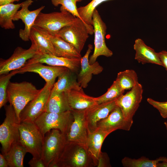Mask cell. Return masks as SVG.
I'll return each mask as SVG.
<instances>
[{"instance_id": "10", "label": "cell", "mask_w": 167, "mask_h": 167, "mask_svg": "<svg viewBox=\"0 0 167 167\" xmlns=\"http://www.w3.org/2000/svg\"><path fill=\"white\" fill-rule=\"evenodd\" d=\"M53 87L46 83L44 87L41 89L38 95L29 102L20 112L19 116L20 122H34L35 120L45 112Z\"/></svg>"}, {"instance_id": "17", "label": "cell", "mask_w": 167, "mask_h": 167, "mask_svg": "<svg viewBox=\"0 0 167 167\" xmlns=\"http://www.w3.org/2000/svg\"><path fill=\"white\" fill-rule=\"evenodd\" d=\"M115 100L97 104L84 110L85 120L89 132L95 131L97 123L107 117L116 107Z\"/></svg>"}, {"instance_id": "35", "label": "cell", "mask_w": 167, "mask_h": 167, "mask_svg": "<svg viewBox=\"0 0 167 167\" xmlns=\"http://www.w3.org/2000/svg\"><path fill=\"white\" fill-rule=\"evenodd\" d=\"M147 101L149 104L158 110L163 118H167V101L160 102L150 98H147Z\"/></svg>"}, {"instance_id": "41", "label": "cell", "mask_w": 167, "mask_h": 167, "mask_svg": "<svg viewBox=\"0 0 167 167\" xmlns=\"http://www.w3.org/2000/svg\"><path fill=\"white\" fill-rule=\"evenodd\" d=\"M157 167H167V161L159 162L157 164Z\"/></svg>"}, {"instance_id": "24", "label": "cell", "mask_w": 167, "mask_h": 167, "mask_svg": "<svg viewBox=\"0 0 167 167\" xmlns=\"http://www.w3.org/2000/svg\"><path fill=\"white\" fill-rule=\"evenodd\" d=\"M110 133L96 129L94 131L89 132L86 145L88 151L96 166L101 149L104 141Z\"/></svg>"}, {"instance_id": "42", "label": "cell", "mask_w": 167, "mask_h": 167, "mask_svg": "<svg viewBox=\"0 0 167 167\" xmlns=\"http://www.w3.org/2000/svg\"><path fill=\"white\" fill-rule=\"evenodd\" d=\"M164 124L165 125L166 129L167 131V122H164Z\"/></svg>"}, {"instance_id": "31", "label": "cell", "mask_w": 167, "mask_h": 167, "mask_svg": "<svg viewBox=\"0 0 167 167\" xmlns=\"http://www.w3.org/2000/svg\"><path fill=\"white\" fill-rule=\"evenodd\" d=\"M116 79L124 90L131 89L139 83L137 73L133 70H127L119 72Z\"/></svg>"}, {"instance_id": "13", "label": "cell", "mask_w": 167, "mask_h": 167, "mask_svg": "<svg viewBox=\"0 0 167 167\" xmlns=\"http://www.w3.org/2000/svg\"><path fill=\"white\" fill-rule=\"evenodd\" d=\"M73 120L69 130L65 135L66 142H73L86 146L89 132L84 110H71Z\"/></svg>"}, {"instance_id": "5", "label": "cell", "mask_w": 167, "mask_h": 167, "mask_svg": "<svg viewBox=\"0 0 167 167\" xmlns=\"http://www.w3.org/2000/svg\"><path fill=\"white\" fill-rule=\"evenodd\" d=\"M19 130L20 143L33 157L41 158L45 136L34 122H20Z\"/></svg>"}, {"instance_id": "3", "label": "cell", "mask_w": 167, "mask_h": 167, "mask_svg": "<svg viewBox=\"0 0 167 167\" xmlns=\"http://www.w3.org/2000/svg\"><path fill=\"white\" fill-rule=\"evenodd\" d=\"M4 106L6 117L0 126V142L3 154L13 145L19 142L20 123L12 105L9 104Z\"/></svg>"}, {"instance_id": "40", "label": "cell", "mask_w": 167, "mask_h": 167, "mask_svg": "<svg viewBox=\"0 0 167 167\" xmlns=\"http://www.w3.org/2000/svg\"><path fill=\"white\" fill-rule=\"evenodd\" d=\"M20 0H0V6L13 3L15 2H18Z\"/></svg>"}, {"instance_id": "30", "label": "cell", "mask_w": 167, "mask_h": 167, "mask_svg": "<svg viewBox=\"0 0 167 167\" xmlns=\"http://www.w3.org/2000/svg\"><path fill=\"white\" fill-rule=\"evenodd\" d=\"M166 157H160L156 160H151L144 156L137 159L125 157L122 160V163L125 167H157L159 162L165 161Z\"/></svg>"}, {"instance_id": "26", "label": "cell", "mask_w": 167, "mask_h": 167, "mask_svg": "<svg viewBox=\"0 0 167 167\" xmlns=\"http://www.w3.org/2000/svg\"><path fill=\"white\" fill-rule=\"evenodd\" d=\"M70 110L65 92H58L52 89L45 112L61 113Z\"/></svg>"}, {"instance_id": "11", "label": "cell", "mask_w": 167, "mask_h": 167, "mask_svg": "<svg viewBox=\"0 0 167 167\" xmlns=\"http://www.w3.org/2000/svg\"><path fill=\"white\" fill-rule=\"evenodd\" d=\"M143 92L142 85L138 83L130 91L116 100V105L121 109L126 119L133 121V117L142 101Z\"/></svg>"}, {"instance_id": "19", "label": "cell", "mask_w": 167, "mask_h": 167, "mask_svg": "<svg viewBox=\"0 0 167 167\" xmlns=\"http://www.w3.org/2000/svg\"><path fill=\"white\" fill-rule=\"evenodd\" d=\"M67 68L51 66H45L41 63H37L24 66L17 70L18 74L27 72H34L39 74L46 83L54 86L56 79Z\"/></svg>"}, {"instance_id": "33", "label": "cell", "mask_w": 167, "mask_h": 167, "mask_svg": "<svg viewBox=\"0 0 167 167\" xmlns=\"http://www.w3.org/2000/svg\"><path fill=\"white\" fill-rule=\"evenodd\" d=\"M18 74L17 70L0 75V108L5 106L8 101L7 88L11 78Z\"/></svg>"}, {"instance_id": "15", "label": "cell", "mask_w": 167, "mask_h": 167, "mask_svg": "<svg viewBox=\"0 0 167 167\" xmlns=\"http://www.w3.org/2000/svg\"><path fill=\"white\" fill-rule=\"evenodd\" d=\"M81 59L69 58L51 54L37 53L28 60L24 66L37 63H45L53 66L65 67L76 73L80 67Z\"/></svg>"}, {"instance_id": "23", "label": "cell", "mask_w": 167, "mask_h": 167, "mask_svg": "<svg viewBox=\"0 0 167 167\" xmlns=\"http://www.w3.org/2000/svg\"><path fill=\"white\" fill-rule=\"evenodd\" d=\"M41 29L49 39L57 56L69 58H81V53L70 44L57 35H52L46 31Z\"/></svg>"}, {"instance_id": "43", "label": "cell", "mask_w": 167, "mask_h": 167, "mask_svg": "<svg viewBox=\"0 0 167 167\" xmlns=\"http://www.w3.org/2000/svg\"><path fill=\"white\" fill-rule=\"evenodd\" d=\"M165 161H167V158H166Z\"/></svg>"}, {"instance_id": "27", "label": "cell", "mask_w": 167, "mask_h": 167, "mask_svg": "<svg viewBox=\"0 0 167 167\" xmlns=\"http://www.w3.org/2000/svg\"><path fill=\"white\" fill-rule=\"evenodd\" d=\"M21 7V3H13L0 6V26L5 29H14L13 17Z\"/></svg>"}, {"instance_id": "16", "label": "cell", "mask_w": 167, "mask_h": 167, "mask_svg": "<svg viewBox=\"0 0 167 167\" xmlns=\"http://www.w3.org/2000/svg\"><path fill=\"white\" fill-rule=\"evenodd\" d=\"M133 123V121L124 118L121 109L117 105L107 117L97 123L96 129L110 133L118 129L129 131Z\"/></svg>"}, {"instance_id": "9", "label": "cell", "mask_w": 167, "mask_h": 167, "mask_svg": "<svg viewBox=\"0 0 167 167\" xmlns=\"http://www.w3.org/2000/svg\"><path fill=\"white\" fill-rule=\"evenodd\" d=\"M92 26L94 34V49L93 54L89 59L91 64L96 61L100 56L110 57L113 54L112 51L106 46L105 40L107 27L102 20L98 11L96 9L92 16Z\"/></svg>"}, {"instance_id": "29", "label": "cell", "mask_w": 167, "mask_h": 167, "mask_svg": "<svg viewBox=\"0 0 167 167\" xmlns=\"http://www.w3.org/2000/svg\"><path fill=\"white\" fill-rule=\"evenodd\" d=\"M111 0H92L87 5L77 8L81 19L88 27L89 35L94 33L92 16L94 11L99 5L103 2Z\"/></svg>"}, {"instance_id": "21", "label": "cell", "mask_w": 167, "mask_h": 167, "mask_svg": "<svg viewBox=\"0 0 167 167\" xmlns=\"http://www.w3.org/2000/svg\"><path fill=\"white\" fill-rule=\"evenodd\" d=\"M135 52V59L139 63L154 64L163 66L158 53L147 45L141 39H136L133 46Z\"/></svg>"}, {"instance_id": "28", "label": "cell", "mask_w": 167, "mask_h": 167, "mask_svg": "<svg viewBox=\"0 0 167 167\" xmlns=\"http://www.w3.org/2000/svg\"><path fill=\"white\" fill-rule=\"evenodd\" d=\"M27 152L26 148L19 142L13 145L4 154L9 167H24V158Z\"/></svg>"}, {"instance_id": "2", "label": "cell", "mask_w": 167, "mask_h": 167, "mask_svg": "<svg viewBox=\"0 0 167 167\" xmlns=\"http://www.w3.org/2000/svg\"><path fill=\"white\" fill-rule=\"evenodd\" d=\"M41 90L29 82H10L7 90L8 101L13 107L19 120L21 111L29 102L38 95Z\"/></svg>"}, {"instance_id": "25", "label": "cell", "mask_w": 167, "mask_h": 167, "mask_svg": "<svg viewBox=\"0 0 167 167\" xmlns=\"http://www.w3.org/2000/svg\"><path fill=\"white\" fill-rule=\"evenodd\" d=\"M82 88L78 82L76 73L67 68L58 77L52 89L58 92H66Z\"/></svg>"}, {"instance_id": "7", "label": "cell", "mask_w": 167, "mask_h": 167, "mask_svg": "<svg viewBox=\"0 0 167 167\" xmlns=\"http://www.w3.org/2000/svg\"><path fill=\"white\" fill-rule=\"evenodd\" d=\"M73 120L71 110L58 113L44 112L34 123L44 136L53 129H58L65 135L69 130Z\"/></svg>"}, {"instance_id": "12", "label": "cell", "mask_w": 167, "mask_h": 167, "mask_svg": "<svg viewBox=\"0 0 167 167\" xmlns=\"http://www.w3.org/2000/svg\"><path fill=\"white\" fill-rule=\"evenodd\" d=\"M38 53L34 46L31 45L28 49L17 47L8 58H0V75L6 74L23 67L26 62Z\"/></svg>"}, {"instance_id": "4", "label": "cell", "mask_w": 167, "mask_h": 167, "mask_svg": "<svg viewBox=\"0 0 167 167\" xmlns=\"http://www.w3.org/2000/svg\"><path fill=\"white\" fill-rule=\"evenodd\" d=\"M60 10V12L49 13L41 12L34 26L46 31L52 35H56L62 28L73 24L76 18L62 6Z\"/></svg>"}, {"instance_id": "1", "label": "cell", "mask_w": 167, "mask_h": 167, "mask_svg": "<svg viewBox=\"0 0 167 167\" xmlns=\"http://www.w3.org/2000/svg\"><path fill=\"white\" fill-rule=\"evenodd\" d=\"M95 167L86 146L66 142L56 162L52 167Z\"/></svg>"}, {"instance_id": "8", "label": "cell", "mask_w": 167, "mask_h": 167, "mask_svg": "<svg viewBox=\"0 0 167 167\" xmlns=\"http://www.w3.org/2000/svg\"><path fill=\"white\" fill-rule=\"evenodd\" d=\"M89 35L87 26L81 19L76 17L73 24L62 28L56 35L70 44L81 53Z\"/></svg>"}, {"instance_id": "22", "label": "cell", "mask_w": 167, "mask_h": 167, "mask_svg": "<svg viewBox=\"0 0 167 167\" xmlns=\"http://www.w3.org/2000/svg\"><path fill=\"white\" fill-rule=\"evenodd\" d=\"M29 40L38 54L57 56L54 47L48 36L39 28L33 26L30 31Z\"/></svg>"}, {"instance_id": "36", "label": "cell", "mask_w": 167, "mask_h": 167, "mask_svg": "<svg viewBox=\"0 0 167 167\" xmlns=\"http://www.w3.org/2000/svg\"><path fill=\"white\" fill-rule=\"evenodd\" d=\"M109 157L105 152H101L98 159L97 167H111Z\"/></svg>"}, {"instance_id": "38", "label": "cell", "mask_w": 167, "mask_h": 167, "mask_svg": "<svg viewBox=\"0 0 167 167\" xmlns=\"http://www.w3.org/2000/svg\"><path fill=\"white\" fill-rule=\"evenodd\" d=\"M158 56L164 67L167 71V51L163 50L158 53Z\"/></svg>"}, {"instance_id": "14", "label": "cell", "mask_w": 167, "mask_h": 167, "mask_svg": "<svg viewBox=\"0 0 167 167\" xmlns=\"http://www.w3.org/2000/svg\"><path fill=\"white\" fill-rule=\"evenodd\" d=\"M33 2L32 0H26L21 3V9L17 12L13 19L14 21L21 19L24 23V28L19 30V36L24 41L30 40L29 36L31 28L34 26L38 15L45 7V6H42L35 10L30 11L28 7Z\"/></svg>"}, {"instance_id": "6", "label": "cell", "mask_w": 167, "mask_h": 167, "mask_svg": "<svg viewBox=\"0 0 167 167\" xmlns=\"http://www.w3.org/2000/svg\"><path fill=\"white\" fill-rule=\"evenodd\" d=\"M66 143L65 135L58 129H52L46 134L41 158L45 167H52L56 162Z\"/></svg>"}, {"instance_id": "37", "label": "cell", "mask_w": 167, "mask_h": 167, "mask_svg": "<svg viewBox=\"0 0 167 167\" xmlns=\"http://www.w3.org/2000/svg\"><path fill=\"white\" fill-rule=\"evenodd\" d=\"M28 164L30 167H45L41 158L37 159L33 157L28 162Z\"/></svg>"}, {"instance_id": "18", "label": "cell", "mask_w": 167, "mask_h": 167, "mask_svg": "<svg viewBox=\"0 0 167 167\" xmlns=\"http://www.w3.org/2000/svg\"><path fill=\"white\" fill-rule=\"evenodd\" d=\"M92 49V45L89 44L86 53L81 59V70L77 76V81L82 88H87L92 79V75H98L103 70V67L97 62L92 64L89 63L88 58Z\"/></svg>"}, {"instance_id": "34", "label": "cell", "mask_w": 167, "mask_h": 167, "mask_svg": "<svg viewBox=\"0 0 167 167\" xmlns=\"http://www.w3.org/2000/svg\"><path fill=\"white\" fill-rule=\"evenodd\" d=\"M83 0H51V2L52 4L55 6H57L61 5L73 15L81 19L78 11L76 3Z\"/></svg>"}, {"instance_id": "39", "label": "cell", "mask_w": 167, "mask_h": 167, "mask_svg": "<svg viewBox=\"0 0 167 167\" xmlns=\"http://www.w3.org/2000/svg\"><path fill=\"white\" fill-rule=\"evenodd\" d=\"M8 162L3 154H0V167H8Z\"/></svg>"}, {"instance_id": "20", "label": "cell", "mask_w": 167, "mask_h": 167, "mask_svg": "<svg viewBox=\"0 0 167 167\" xmlns=\"http://www.w3.org/2000/svg\"><path fill=\"white\" fill-rule=\"evenodd\" d=\"M65 93L70 110H85L97 104L95 97L86 94L82 88Z\"/></svg>"}, {"instance_id": "32", "label": "cell", "mask_w": 167, "mask_h": 167, "mask_svg": "<svg viewBox=\"0 0 167 167\" xmlns=\"http://www.w3.org/2000/svg\"><path fill=\"white\" fill-rule=\"evenodd\" d=\"M124 91L116 79L105 93L99 97H95L94 99L98 104L111 101L116 100L123 94Z\"/></svg>"}]
</instances>
